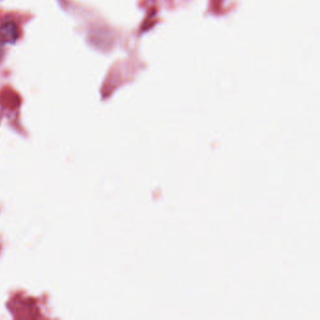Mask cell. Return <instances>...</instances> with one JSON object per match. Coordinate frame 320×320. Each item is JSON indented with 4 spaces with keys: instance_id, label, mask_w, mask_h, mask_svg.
I'll return each instance as SVG.
<instances>
[{
    "instance_id": "cell-1",
    "label": "cell",
    "mask_w": 320,
    "mask_h": 320,
    "mask_svg": "<svg viewBox=\"0 0 320 320\" xmlns=\"http://www.w3.org/2000/svg\"><path fill=\"white\" fill-rule=\"evenodd\" d=\"M19 37H20V29L15 22L4 23L0 27V38L3 43H16Z\"/></svg>"
},
{
    "instance_id": "cell-2",
    "label": "cell",
    "mask_w": 320,
    "mask_h": 320,
    "mask_svg": "<svg viewBox=\"0 0 320 320\" xmlns=\"http://www.w3.org/2000/svg\"><path fill=\"white\" fill-rule=\"evenodd\" d=\"M3 50H4V47H3V42L0 40V57L3 54Z\"/></svg>"
}]
</instances>
